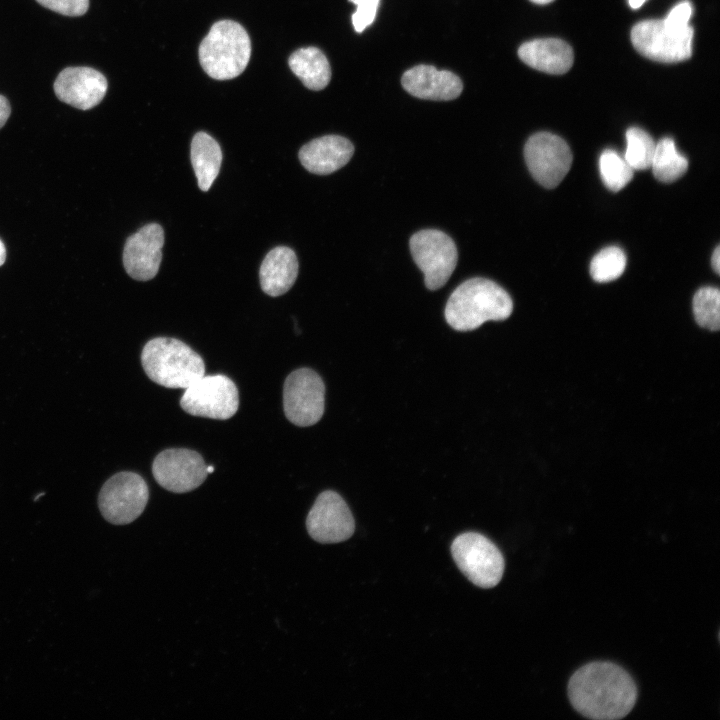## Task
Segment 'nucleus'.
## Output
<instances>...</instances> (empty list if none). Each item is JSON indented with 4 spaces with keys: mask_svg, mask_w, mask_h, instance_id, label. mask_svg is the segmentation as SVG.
<instances>
[{
    "mask_svg": "<svg viewBox=\"0 0 720 720\" xmlns=\"http://www.w3.org/2000/svg\"><path fill=\"white\" fill-rule=\"evenodd\" d=\"M568 696L574 709L584 717L615 720L632 710L637 687L620 666L611 662H592L571 676Z\"/></svg>",
    "mask_w": 720,
    "mask_h": 720,
    "instance_id": "1",
    "label": "nucleus"
},
{
    "mask_svg": "<svg viewBox=\"0 0 720 720\" xmlns=\"http://www.w3.org/2000/svg\"><path fill=\"white\" fill-rule=\"evenodd\" d=\"M513 310L510 295L497 283L472 278L460 284L445 307L447 323L457 331H472L487 321L507 319Z\"/></svg>",
    "mask_w": 720,
    "mask_h": 720,
    "instance_id": "2",
    "label": "nucleus"
},
{
    "mask_svg": "<svg viewBox=\"0 0 720 720\" xmlns=\"http://www.w3.org/2000/svg\"><path fill=\"white\" fill-rule=\"evenodd\" d=\"M147 376L167 388H187L205 375L201 356L184 342L167 337L148 341L141 354Z\"/></svg>",
    "mask_w": 720,
    "mask_h": 720,
    "instance_id": "3",
    "label": "nucleus"
},
{
    "mask_svg": "<svg viewBox=\"0 0 720 720\" xmlns=\"http://www.w3.org/2000/svg\"><path fill=\"white\" fill-rule=\"evenodd\" d=\"M205 73L216 80L239 76L247 67L251 42L245 28L233 20L215 22L198 49Z\"/></svg>",
    "mask_w": 720,
    "mask_h": 720,
    "instance_id": "4",
    "label": "nucleus"
},
{
    "mask_svg": "<svg viewBox=\"0 0 720 720\" xmlns=\"http://www.w3.org/2000/svg\"><path fill=\"white\" fill-rule=\"evenodd\" d=\"M451 554L460 571L480 588L495 587L503 576L502 553L482 534H460L451 544Z\"/></svg>",
    "mask_w": 720,
    "mask_h": 720,
    "instance_id": "5",
    "label": "nucleus"
},
{
    "mask_svg": "<svg viewBox=\"0 0 720 720\" xmlns=\"http://www.w3.org/2000/svg\"><path fill=\"white\" fill-rule=\"evenodd\" d=\"M409 245L414 262L424 274L426 287L429 290L443 287L457 265L454 241L440 230L425 229L413 234Z\"/></svg>",
    "mask_w": 720,
    "mask_h": 720,
    "instance_id": "6",
    "label": "nucleus"
},
{
    "mask_svg": "<svg viewBox=\"0 0 720 720\" xmlns=\"http://www.w3.org/2000/svg\"><path fill=\"white\" fill-rule=\"evenodd\" d=\"M149 490L144 479L134 472H119L102 486L98 505L105 520L125 525L136 520L144 511Z\"/></svg>",
    "mask_w": 720,
    "mask_h": 720,
    "instance_id": "7",
    "label": "nucleus"
},
{
    "mask_svg": "<svg viewBox=\"0 0 720 720\" xmlns=\"http://www.w3.org/2000/svg\"><path fill=\"white\" fill-rule=\"evenodd\" d=\"M180 406L194 416L226 420L238 410V389L225 375H204L185 388Z\"/></svg>",
    "mask_w": 720,
    "mask_h": 720,
    "instance_id": "8",
    "label": "nucleus"
},
{
    "mask_svg": "<svg viewBox=\"0 0 720 720\" xmlns=\"http://www.w3.org/2000/svg\"><path fill=\"white\" fill-rule=\"evenodd\" d=\"M283 407L286 418L296 426L316 424L324 413L325 385L309 368L290 373L284 382Z\"/></svg>",
    "mask_w": 720,
    "mask_h": 720,
    "instance_id": "9",
    "label": "nucleus"
},
{
    "mask_svg": "<svg viewBox=\"0 0 720 720\" xmlns=\"http://www.w3.org/2000/svg\"><path fill=\"white\" fill-rule=\"evenodd\" d=\"M524 157L533 178L548 189L560 184L572 164L568 144L549 132L533 134L525 144Z\"/></svg>",
    "mask_w": 720,
    "mask_h": 720,
    "instance_id": "10",
    "label": "nucleus"
},
{
    "mask_svg": "<svg viewBox=\"0 0 720 720\" xmlns=\"http://www.w3.org/2000/svg\"><path fill=\"white\" fill-rule=\"evenodd\" d=\"M693 29L673 31L663 20H645L637 23L631 31V41L636 50L645 57L665 63L687 60L692 54Z\"/></svg>",
    "mask_w": 720,
    "mask_h": 720,
    "instance_id": "11",
    "label": "nucleus"
},
{
    "mask_svg": "<svg viewBox=\"0 0 720 720\" xmlns=\"http://www.w3.org/2000/svg\"><path fill=\"white\" fill-rule=\"evenodd\" d=\"M152 473L161 487L174 493L196 489L208 475L202 456L185 448H172L159 453L153 461Z\"/></svg>",
    "mask_w": 720,
    "mask_h": 720,
    "instance_id": "12",
    "label": "nucleus"
},
{
    "mask_svg": "<svg viewBox=\"0 0 720 720\" xmlns=\"http://www.w3.org/2000/svg\"><path fill=\"white\" fill-rule=\"evenodd\" d=\"M310 537L320 543L349 539L355 530L352 513L343 498L332 490L319 494L306 518Z\"/></svg>",
    "mask_w": 720,
    "mask_h": 720,
    "instance_id": "13",
    "label": "nucleus"
},
{
    "mask_svg": "<svg viewBox=\"0 0 720 720\" xmlns=\"http://www.w3.org/2000/svg\"><path fill=\"white\" fill-rule=\"evenodd\" d=\"M163 244L164 231L157 223L147 224L131 235L123 250V265L127 274L139 281L154 278L162 260Z\"/></svg>",
    "mask_w": 720,
    "mask_h": 720,
    "instance_id": "14",
    "label": "nucleus"
},
{
    "mask_svg": "<svg viewBox=\"0 0 720 720\" xmlns=\"http://www.w3.org/2000/svg\"><path fill=\"white\" fill-rule=\"evenodd\" d=\"M108 83L105 76L90 67H67L54 82L59 100L81 110L98 105L104 98Z\"/></svg>",
    "mask_w": 720,
    "mask_h": 720,
    "instance_id": "15",
    "label": "nucleus"
},
{
    "mask_svg": "<svg viewBox=\"0 0 720 720\" xmlns=\"http://www.w3.org/2000/svg\"><path fill=\"white\" fill-rule=\"evenodd\" d=\"M401 83L411 95L436 101L453 100L461 94L463 88L460 78L454 73L424 64L407 70Z\"/></svg>",
    "mask_w": 720,
    "mask_h": 720,
    "instance_id": "16",
    "label": "nucleus"
},
{
    "mask_svg": "<svg viewBox=\"0 0 720 720\" xmlns=\"http://www.w3.org/2000/svg\"><path fill=\"white\" fill-rule=\"evenodd\" d=\"M353 154L354 146L347 138L325 135L304 144L298 157L307 171L327 175L345 166Z\"/></svg>",
    "mask_w": 720,
    "mask_h": 720,
    "instance_id": "17",
    "label": "nucleus"
},
{
    "mask_svg": "<svg viewBox=\"0 0 720 720\" xmlns=\"http://www.w3.org/2000/svg\"><path fill=\"white\" fill-rule=\"evenodd\" d=\"M519 58L528 66L549 74H563L573 64V50L563 40L535 39L522 44Z\"/></svg>",
    "mask_w": 720,
    "mask_h": 720,
    "instance_id": "18",
    "label": "nucleus"
},
{
    "mask_svg": "<svg viewBox=\"0 0 720 720\" xmlns=\"http://www.w3.org/2000/svg\"><path fill=\"white\" fill-rule=\"evenodd\" d=\"M298 276V260L288 247L278 246L265 256L259 270L261 289L269 296L285 294Z\"/></svg>",
    "mask_w": 720,
    "mask_h": 720,
    "instance_id": "19",
    "label": "nucleus"
},
{
    "mask_svg": "<svg viewBox=\"0 0 720 720\" xmlns=\"http://www.w3.org/2000/svg\"><path fill=\"white\" fill-rule=\"evenodd\" d=\"M288 65L310 90H322L330 82V64L324 53L316 47L300 48L294 51L288 59Z\"/></svg>",
    "mask_w": 720,
    "mask_h": 720,
    "instance_id": "20",
    "label": "nucleus"
},
{
    "mask_svg": "<svg viewBox=\"0 0 720 720\" xmlns=\"http://www.w3.org/2000/svg\"><path fill=\"white\" fill-rule=\"evenodd\" d=\"M191 163L202 191H208L218 176L222 150L218 142L205 132H198L191 142Z\"/></svg>",
    "mask_w": 720,
    "mask_h": 720,
    "instance_id": "21",
    "label": "nucleus"
},
{
    "mask_svg": "<svg viewBox=\"0 0 720 720\" xmlns=\"http://www.w3.org/2000/svg\"><path fill=\"white\" fill-rule=\"evenodd\" d=\"M650 168L657 180L670 183L687 171L688 160L678 153L673 139L663 138L656 143Z\"/></svg>",
    "mask_w": 720,
    "mask_h": 720,
    "instance_id": "22",
    "label": "nucleus"
},
{
    "mask_svg": "<svg viewBox=\"0 0 720 720\" xmlns=\"http://www.w3.org/2000/svg\"><path fill=\"white\" fill-rule=\"evenodd\" d=\"M627 147L624 159L633 170L650 168L656 143L643 129L631 127L626 132Z\"/></svg>",
    "mask_w": 720,
    "mask_h": 720,
    "instance_id": "23",
    "label": "nucleus"
},
{
    "mask_svg": "<svg viewBox=\"0 0 720 720\" xmlns=\"http://www.w3.org/2000/svg\"><path fill=\"white\" fill-rule=\"evenodd\" d=\"M599 171L605 186L617 192L633 178L634 170L616 151L606 149L599 158Z\"/></svg>",
    "mask_w": 720,
    "mask_h": 720,
    "instance_id": "24",
    "label": "nucleus"
},
{
    "mask_svg": "<svg viewBox=\"0 0 720 720\" xmlns=\"http://www.w3.org/2000/svg\"><path fill=\"white\" fill-rule=\"evenodd\" d=\"M626 267V256L617 246L599 251L590 264V274L596 282H609L619 278Z\"/></svg>",
    "mask_w": 720,
    "mask_h": 720,
    "instance_id": "25",
    "label": "nucleus"
},
{
    "mask_svg": "<svg viewBox=\"0 0 720 720\" xmlns=\"http://www.w3.org/2000/svg\"><path fill=\"white\" fill-rule=\"evenodd\" d=\"M693 313L699 326L717 331L720 327V292L715 287H702L693 297Z\"/></svg>",
    "mask_w": 720,
    "mask_h": 720,
    "instance_id": "26",
    "label": "nucleus"
},
{
    "mask_svg": "<svg viewBox=\"0 0 720 720\" xmlns=\"http://www.w3.org/2000/svg\"><path fill=\"white\" fill-rule=\"evenodd\" d=\"M356 4L357 9L352 14V24L356 32L361 33L370 26L378 10L380 0H349Z\"/></svg>",
    "mask_w": 720,
    "mask_h": 720,
    "instance_id": "27",
    "label": "nucleus"
},
{
    "mask_svg": "<svg viewBox=\"0 0 720 720\" xmlns=\"http://www.w3.org/2000/svg\"><path fill=\"white\" fill-rule=\"evenodd\" d=\"M43 7L65 16H81L89 7V0H36Z\"/></svg>",
    "mask_w": 720,
    "mask_h": 720,
    "instance_id": "28",
    "label": "nucleus"
},
{
    "mask_svg": "<svg viewBox=\"0 0 720 720\" xmlns=\"http://www.w3.org/2000/svg\"><path fill=\"white\" fill-rule=\"evenodd\" d=\"M692 15V5L689 1H683L671 9L663 19L664 25L673 31H685L691 26L689 20Z\"/></svg>",
    "mask_w": 720,
    "mask_h": 720,
    "instance_id": "29",
    "label": "nucleus"
},
{
    "mask_svg": "<svg viewBox=\"0 0 720 720\" xmlns=\"http://www.w3.org/2000/svg\"><path fill=\"white\" fill-rule=\"evenodd\" d=\"M11 113L9 101L0 95V129L5 125Z\"/></svg>",
    "mask_w": 720,
    "mask_h": 720,
    "instance_id": "30",
    "label": "nucleus"
},
{
    "mask_svg": "<svg viewBox=\"0 0 720 720\" xmlns=\"http://www.w3.org/2000/svg\"><path fill=\"white\" fill-rule=\"evenodd\" d=\"M711 263L714 271L719 274L720 272V247L717 246L712 253Z\"/></svg>",
    "mask_w": 720,
    "mask_h": 720,
    "instance_id": "31",
    "label": "nucleus"
},
{
    "mask_svg": "<svg viewBox=\"0 0 720 720\" xmlns=\"http://www.w3.org/2000/svg\"><path fill=\"white\" fill-rule=\"evenodd\" d=\"M5 259H6V249H5V245L3 244V242L0 239V266H2L4 264Z\"/></svg>",
    "mask_w": 720,
    "mask_h": 720,
    "instance_id": "32",
    "label": "nucleus"
},
{
    "mask_svg": "<svg viewBox=\"0 0 720 720\" xmlns=\"http://www.w3.org/2000/svg\"><path fill=\"white\" fill-rule=\"evenodd\" d=\"M645 1H646V0H628V3H629V5H630L631 8H633V9H638L639 7H641V6L643 5V3H644Z\"/></svg>",
    "mask_w": 720,
    "mask_h": 720,
    "instance_id": "33",
    "label": "nucleus"
},
{
    "mask_svg": "<svg viewBox=\"0 0 720 720\" xmlns=\"http://www.w3.org/2000/svg\"><path fill=\"white\" fill-rule=\"evenodd\" d=\"M530 1H532V2H534V3H536V4L543 5V4H548V3H550V2H552V1H554V0H530Z\"/></svg>",
    "mask_w": 720,
    "mask_h": 720,
    "instance_id": "34",
    "label": "nucleus"
},
{
    "mask_svg": "<svg viewBox=\"0 0 720 720\" xmlns=\"http://www.w3.org/2000/svg\"><path fill=\"white\" fill-rule=\"evenodd\" d=\"M214 467L213 466H207V472L208 474L213 473Z\"/></svg>",
    "mask_w": 720,
    "mask_h": 720,
    "instance_id": "35",
    "label": "nucleus"
}]
</instances>
